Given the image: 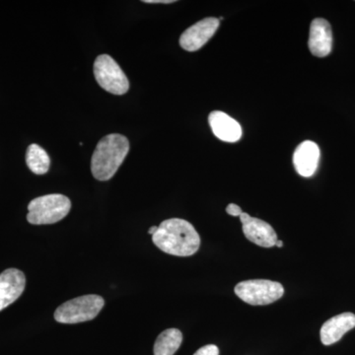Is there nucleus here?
Segmentation results:
<instances>
[{
  "mask_svg": "<svg viewBox=\"0 0 355 355\" xmlns=\"http://www.w3.org/2000/svg\"><path fill=\"white\" fill-rule=\"evenodd\" d=\"M156 247L166 254L190 257L200 249V237L190 222L181 218L163 221L153 235Z\"/></svg>",
  "mask_w": 355,
  "mask_h": 355,
  "instance_id": "f257e3e1",
  "label": "nucleus"
},
{
  "mask_svg": "<svg viewBox=\"0 0 355 355\" xmlns=\"http://www.w3.org/2000/svg\"><path fill=\"white\" fill-rule=\"evenodd\" d=\"M130 142L123 135L113 133L103 137L94 150L91 160V171L99 181H108L118 171L127 157Z\"/></svg>",
  "mask_w": 355,
  "mask_h": 355,
  "instance_id": "f03ea898",
  "label": "nucleus"
},
{
  "mask_svg": "<svg viewBox=\"0 0 355 355\" xmlns=\"http://www.w3.org/2000/svg\"><path fill=\"white\" fill-rule=\"evenodd\" d=\"M71 209L69 198L60 193L43 196L33 200L28 205L27 220L34 225L53 224L62 220Z\"/></svg>",
  "mask_w": 355,
  "mask_h": 355,
  "instance_id": "7ed1b4c3",
  "label": "nucleus"
},
{
  "mask_svg": "<svg viewBox=\"0 0 355 355\" xmlns=\"http://www.w3.org/2000/svg\"><path fill=\"white\" fill-rule=\"evenodd\" d=\"M104 299L99 295H84L71 299L55 310V319L58 323L78 324L91 321L98 316L103 307Z\"/></svg>",
  "mask_w": 355,
  "mask_h": 355,
  "instance_id": "20e7f679",
  "label": "nucleus"
},
{
  "mask_svg": "<svg viewBox=\"0 0 355 355\" xmlns=\"http://www.w3.org/2000/svg\"><path fill=\"white\" fill-rule=\"evenodd\" d=\"M235 294L242 301L253 306L272 304L284 296L282 284L268 279H251L235 286Z\"/></svg>",
  "mask_w": 355,
  "mask_h": 355,
  "instance_id": "39448f33",
  "label": "nucleus"
},
{
  "mask_svg": "<svg viewBox=\"0 0 355 355\" xmlns=\"http://www.w3.org/2000/svg\"><path fill=\"white\" fill-rule=\"evenodd\" d=\"M94 76L98 84L112 94L123 95L130 89V83L125 72L108 55H101L96 58Z\"/></svg>",
  "mask_w": 355,
  "mask_h": 355,
  "instance_id": "423d86ee",
  "label": "nucleus"
},
{
  "mask_svg": "<svg viewBox=\"0 0 355 355\" xmlns=\"http://www.w3.org/2000/svg\"><path fill=\"white\" fill-rule=\"evenodd\" d=\"M219 24L220 21L214 17L205 18L198 21L182 34L180 38V46L188 51L200 50L214 37L218 29Z\"/></svg>",
  "mask_w": 355,
  "mask_h": 355,
  "instance_id": "0eeeda50",
  "label": "nucleus"
},
{
  "mask_svg": "<svg viewBox=\"0 0 355 355\" xmlns=\"http://www.w3.org/2000/svg\"><path fill=\"white\" fill-rule=\"evenodd\" d=\"M240 220L242 222L243 233L249 241L263 248L275 246L277 234L268 222L250 216L246 212H243L240 216Z\"/></svg>",
  "mask_w": 355,
  "mask_h": 355,
  "instance_id": "6e6552de",
  "label": "nucleus"
},
{
  "mask_svg": "<svg viewBox=\"0 0 355 355\" xmlns=\"http://www.w3.org/2000/svg\"><path fill=\"white\" fill-rule=\"evenodd\" d=\"M24 273L16 268H8L0 273V311L15 302L24 291Z\"/></svg>",
  "mask_w": 355,
  "mask_h": 355,
  "instance_id": "1a4fd4ad",
  "label": "nucleus"
},
{
  "mask_svg": "<svg viewBox=\"0 0 355 355\" xmlns=\"http://www.w3.org/2000/svg\"><path fill=\"white\" fill-rule=\"evenodd\" d=\"M308 46L315 57L324 58L330 55L333 49V32L328 21L323 18H316L312 21Z\"/></svg>",
  "mask_w": 355,
  "mask_h": 355,
  "instance_id": "9d476101",
  "label": "nucleus"
},
{
  "mask_svg": "<svg viewBox=\"0 0 355 355\" xmlns=\"http://www.w3.org/2000/svg\"><path fill=\"white\" fill-rule=\"evenodd\" d=\"M320 160V148L315 142L306 140L299 144L293 154V165L300 176L312 177L317 171Z\"/></svg>",
  "mask_w": 355,
  "mask_h": 355,
  "instance_id": "9b49d317",
  "label": "nucleus"
},
{
  "mask_svg": "<svg viewBox=\"0 0 355 355\" xmlns=\"http://www.w3.org/2000/svg\"><path fill=\"white\" fill-rule=\"evenodd\" d=\"M355 327L354 313L345 312L331 318L322 326L320 336L324 345H331L342 340L343 336Z\"/></svg>",
  "mask_w": 355,
  "mask_h": 355,
  "instance_id": "f8f14e48",
  "label": "nucleus"
},
{
  "mask_svg": "<svg viewBox=\"0 0 355 355\" xmlns=\"http://www.w3.org/2000/svg\"><path fill=\"white\" fill-rule=\"evenodd\" d=\"M209 123L212 132L222 141L236 142L241 139V125L223 112H211L209 116Z\"/></svg>",
  "mask_w": 355,
  "mask_h": 355,
  "instance_id": "ddd939ff",
  "label": "nucleus"
},
{
  "mask_svg": "<svg viewBox=\"0 0 355 355\" xmlns=\"http://www.w3.org/2000/svg\"><path fill=\"white\" fill-rule=\"evenodd\" d=\"M183 335L178 329H168L158 336L154 343V355H174L181 347Z\"/></svg>",
  "mask_w": 355,
  "mask_h": 355,
  "instance_id": "4468645a",
  "label": "nucleus"
},
{
  "mask_svg": "<svg viewBox=\"0 0 355 355\" xmlns=\"http://www.w3.org/2000/svg\"><path fill=\"white\" fill-rule=\"evenodd\" d=\"M26 163L35 174L44 175L50 169L51 160L44 149L38 144H31L26 153Z\"/></svg>",
  "mask_w": 355,
  "mask_h": 355,
  "instance_id": "2eb2a0df",
  "label": "nucleus"
},
{
  "mask_svg": "<svg viewBox=\"0 0 355 355\" xmlns=\"http://www.w3.org/2000/svg\"><path fill=\"white\" fill-rule=\"evenodd\" d=\"M193 355H219V349L214 345H205L197 350Z\"/></svg>",
  "mask_w": 355,
  "mask_h": 355,
  "instance_id": "dca6fc26",
  "label": "nucleus"
},
{
  "mask_svg": "<svg viewBox=\"0 0 355 355\" xmlns=\"http://www.w3.org/2000/svg\"><path fill=\"white\" fill-rule=\"evenodd\" d=\"M226 212L231 216L240 217L243 214V210L239 205H235V203H230L226 207Z\"/></svg>",
  "mask_w": 355,
  "mask_h": 355,
  "instance_id": "f3484780",
  "label": "nucleus"
},
{
  "mask_svg": "<svg viewBox=\"0 0 355 355\" xmlns=\"http://www.w3.org/2000/svg\"><path fill=\"white\" fill-rule=\"evenodd\" d=\"M144 3H164L169 4L175 2V0H144Z\"/></svg>",
  "mask_w": 355,
  "mask_h": 355,
  "instance_id": "a211bd4d",
  "label": "nucleus"
},
{
  "mask_svg": "<svg viewBox=\"0 0 355 355\" xmlns=\"http://www.w3.org/2000/svg\"><path fill=\"white\" fill-rule=\"evenodd\" d=\"M158 230V226H153V227H151L150 229H149L148 230V233L150 235H153L154 233L156 232V231Z\"/></svg>",
  "mask_w": 355,
  "mask_h": 355,
  "instance_id": "6ab92c4d",
  "label": "nucleus"
},
{
  "mask_svg": "<svg viewBox=\"0 0 355 355\" xmlns=\"http://www.w3.org/2000/svg\"><path fill=\"white\" fill-rule=\"evenodd\" d=\"M275 246H277V248H282V246H284V242L280 241V240H277V244H275Z\"/></svg>",
  "mask_w": 355,
  "mask_h": 355,
  "instance_id": "aec40b11",
  "label": "nucleus"
}]
</instances>
